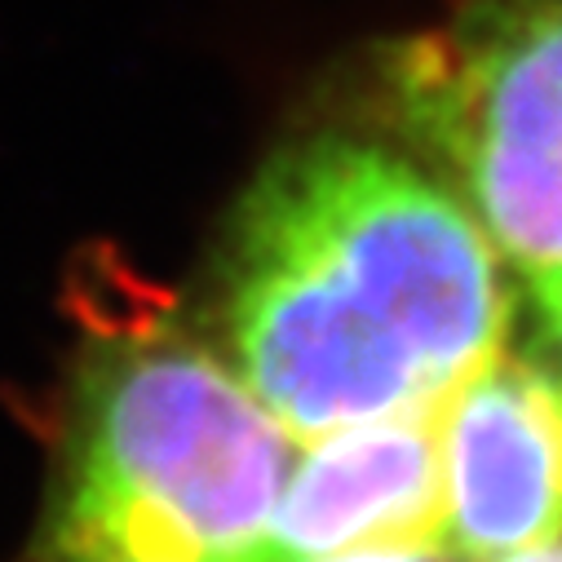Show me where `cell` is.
<instances>
[{"label": "cell", "mask_w": 562, "mask_h": 562, "mask_svg": "<svg viewBox=\"0 0 562 562\" xmlns=\"http://www.w3.org/2000/svg\"><path fill=\"white\" fill-rule=\"evenodd\" d=\"M222 315L297 443L435 407L509 328L501 252L430 173L350 133L274 156L235 209Z\"/></svg>", "instance_id": "1"}, {"label": "cell", "mask_w": 562, "mask_h": 562, "mask_svg": "<svg viewBox=\"0 0 562 562\" xmlns=\"http://www.w3.org/2000/svg\"><path fill=\"white\" fill-rule=\"evenodd\" d=\"M297 439L147 311L89 337L41 562H257Z\"/></svg>", "instance_id": "2"}, {"label": "cell", "mask_w": 562, "mask_h": 562, "mask_svg": "<svg viewBox=\"0 0 562 562\" xmlns=\"http://www.w3.org/2000/svg\"><path fill=\"white\" fill-rule=\"evenodd\" d=\"M385 89L501 261L562 274V0H465L385 58Z\"/></svg>", "instance_id": "3"}, {"label": "cell", "mask_w": 562, "mask_h": 562, "mask_svg": "<svg viewBox=\"0 0 562 562\" xmlns=\"http://www.w3.org/2000/svg\"><path fill=\"white\" fill-rule=\"evenodd\" d=\"M439 553L496 562L562 536V385L496 350L439 398Z\"/></svg>", "instance_id": "4"}, {"label": "cell", "mask_w": 562, "mask_h": 562, "mask_svg": "<svg viewBox=\"0 0 562 562\" xmlns=\"http://www.w3.org/2000/svg\"><path fill=\"white\" fill-rule=\"evenodd\" d=\"M257 562H319L368 549L439 553V403L302 443Z\"/></svg>", "instance_id": "5"}, {"label": "cell", "mask_w": 562, "mask_h": 562, "mask_svg": "<svg viewBox=\"0 0 562 562\" xmlns=\"http://www.w3.org/2000/svg\"><path fill=\"white\" fill-rule=\"evenodd\" d=\"M531 302L540 319V368L562 385V274L531 279Z\"/></svg>", "instance_id": "6"}, {"label": "cell", "mask_w": 562, "mask_h": 562, "mask_svg": "<svg viewBox=\"0 0 562 562\" xmlns=\"http://www.w3.org/2000/svg\"><path fill=\"white\" fill-rule=\"evenodd\" d=\"M319 562H443V553H430V549H368V553H341V558H319Z\"/></svg>", "instance_id": "7"}, {"label": "cell", "mask_w": 562, "mask_h": 562, "mask_svg": "<svg viewBox=\"0 0 562 562\" xmlns=\"http://www.w3.org/2000/svg\"><path fill=\"white\" fill-rule=\"evenodd\" d=\"M496 562H562V536H558V540H549V544H536V549H522V553L496 558Z\"/></svg>", "instance_id": "8"}]
</instances>
